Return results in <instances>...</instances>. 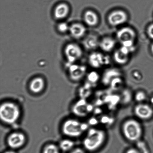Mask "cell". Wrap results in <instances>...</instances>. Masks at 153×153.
<instances>
[{
    "label": "cell",
    "mask_w": 153,
    "mask_h": 153,
    "mask_svg": "<svg viewBox=\"0 0 153 153\" xmlns=\"http://www.w3.org/2000/svg\"><path fill=\"white\" fill-rule=\"evenodd\" d=\"M123 135L129 142H135L142 139L143 133L142 124L138 119L128 118L123 122L121 126Z\"/></svg>",
    "instance_id": "obj_1"
},
{
    "label": "cell",
    "mask_w": 153,
    "mask_h": 153,
    "mask_svg": "<svg viewBox=\"0 0 153 153\" xmlns=\"http://www.w3.org/2000/svg\"><path fill=\"white\" fill-rule=\"evenodd\" d=\"M107 134L104 130L94 127L89 128L83 140L84 147L90 151L97 150L104 143Z\"/></svg>",
    "instance_id": "obj_2"
},
{
    "label": "cell",
    "mask_w": 153,
    "mask_h": 153,
    "mask_svg": "<svg viewBox=\"0 0 153 153\" xmlns=\"http://www.w3.org/2000/svg\"><path fill=\"white\" fill-rule=\"evenodd\" d=\"M20 108L17 104L7 102L1 104L0 107V118L3 122L7 124L15 123L20 116Z\"/></svg>",
    "instance_id": "obj_3"
},
{
    "label": "cell",
    "mask_w": 153,
    "mask_h": 153,
    "mask_svg": "<svg viewBox=\"0 0 153 153\" xmlns=\"http://www.w3.org/2000/svg\"><path fill=\"white\" fill-rule=\"evenodd\" d=\"M89 125L87 123L82 122L75 119H68L64 123L62 126L63 133L65 136L77 137L88 131Z\"/></svg>",
    "instance_id": "obj_4"
},
{
    "label": "cell",
    "mask_w": 153,
    "mask_h": 153,
    "mask_svg": "<svg viewBox=\"0 0 153 153\" xmlns=\"http://www.w3.org/2000/svg\"><path fill=\"white\" fill-rule=\"evenodd\" d=\"M116 37L121 46L128 48L134 51L136 49L135 43L136 34L133 28L126 26L120 28L116 33Z\"/></svg>",
    "instance_id": "obj_5"
},
{
    "label": "cell",
    "mask_w": 153,
    "mask_h": 153,
    "mask_svg": "<svg viewBox=\"0 0 153 153\" xmlns=\"http://www.w3.org/2000/svg\"><path fill=\"white\" fill-rule=\"evenodd\" d=\"M88 62L93 68L100 69L110 64L111 58L109 56L101 52L94 51L88 56Z\"/></svg>",
    "instance_id": "obj_6"
},
{
    "label": "cell",
    "mask_w": 153,
    "mask_h": 153,
    "mask_svg": "<svg viewBox=\"0 0 153 153\" xmlns=\"http://www.w3.org/2000/svg\"><path fill=\"white\" fill-rule=\"evenodd\" d=\"M93 105L88 103L86 99H80L76 101L72 107V111L74 115L83 118L94 111Z\"/></svg>",
    "instance_id": "obj_7"
},
{
    "label": "cell",
    "mask_w": 153,
    "mask_h": 153,
    "mask_svg": "<svg viewBox=\"0 0 153 153\" xmlns=\"http://www.w3.org/2000/svg\"><path fill=\"white\" fill-rule=\"evenodd\" d=\"M128 15L124 10H115L109 13L107 21L109 25L112 27L120 26L126 23L128 20Z\"/></svg>",
    "instance_id": "obj_8"
},
{
    "label": "cell",
    "mask_w": 153,
    "mask_h": 153,
    "mask_svg": "<svg viewBox=\"0 0 153 153\" xmlns=\"http://www.w3.org/2000/svg\"><path fill=\"white\" fill-rule=\"evenodd\" d=\"M135 116L138 119L146 121L153 116V108L152 106L145 102L137 103L134 108Z\"/></svg>",
    "instance_id": "obj_9"
},
{
    "label": "cell",
    "mask_w": 153,
    "mask_h": 153,
    "mask_svg": "<svg viewBox=\"0 0 153 153\" xmlns=\"http://www.w3.org/2000/svg\"><path fill=\"white\" fill-rule=\"evenodd\" d=\"M65 54L67 60V65L74 63L82 57V51L79 45L74 43L67 45L65 48Z\"/></svg>",
    "instance_id": "obj_10"
},
{
    "label": "cell",
    "mask_w": 153,
    "mask_h": 153,
    "mask_svg": "<svg viewBox=\"0 0 153 153\" xmlns=\"http://www.w3.org/2000/svg\"><path fill=\"white\" fill-rule=\"evenodd\" d=\"M67 66L70 78L74 81L81 80L86 74L87 67L85 66L73 63Z\"/></svg>",
    "instance_id": "obj_11"
},
{
    "label": "cell",
    "mask_w": 153,
    "mask_h": 153,
    "mask_svg": "<svg viewBox=\"0 0 153 153\" xmlns=\"http://www.w3.org/2000/svg\"><path fill=\"white\" fill-rule=\"evenodd\" d=\"M132 52L128 48L121 46L120 48L114 52V61L119 65H124L128 62L130 55Z\"/></svg>",
    "instance_id": "obj_12"
},
{
    "label": "cell",
    "mask_w": 153,
    "mask_h": 153,
    "mask_svg": "<svg viewBox=\"0 0 153 153\" xmlns=\"http://www.w3.org/2000/svg\"><path fill=\"white\" fill-rule=\"evenodd\" d=\"M26 141V137L22 133L16 132L12 133L7 138V143L12 149H18L23 146Z\"/></svg>",
    "instance_id": "obj_13"
},
{
    "label": "cell",
    "mask_w": 153,
    "mask_h": 153,
    "mask_svg": "<svg viewBox=\"0 0 153 153\" xmlns=\"http://www.w3.org/2000/svg\"><path fill=\"white\" fill-rule=\"evenodd\" d=\"M119 76H122V73L119 69L114 67L108 68L103 73L102 82L105 85H109L112 80Z\"/></svg>",
    "instance_id": "obj_14"
},
{
    "label": "cell",
    "mask_w": 153,
    "mask_h": 153,
    "mask_svg": "<svg viewBox=\"0 0 153 153\" xmlns=\"http://www.w3.org/2000/svg\"><path fill=\"white\" fill-rule=\"evenodd\" d=\"M100 40L97 35L94 34H88L83 41V45L85 49L88 50H94L99 47Z\"/></svg>",
    "instance_id": "obj_15"
},
{
    "label": "cell",
    "mask_w": 153,
    "mask_h": 153,
    "mask_svg": "<svg viewBox=\"0 0 153 153\" xmlns=\"http://www.w3.org/2000/svg\"><path fill=\"white\" fill-rule=\"evenodd\" d=\"M84 20L88 26L94 27L98 25L100 18L95 12L91 10H88L84 13Z\"/></svg>",
    "instance_id": "obj_16"
},
{
    "label": "cell",
    "mask_w": 153,
    "mask_h": 153,
    "mask_svg": "<svg viewBox=\"0 0 153 153\" xmlns=\"http://www.w3.org/2000/svg\"><path fill=\"white\" fill-rule=\"evenodd\" d=\"M116 42L114 39L110 37H106L100 40L99 47L103 51H112L116 46Z\"/></svg>",
    "instance_id": "obj_17"
},
{
    "label": "cell",
    "mask_w": 153,
    "mask_h": 153,
    "mask_svg": "<svg viewBox=\"0 0 153 153\" xmlns=\"http://www.w3.org/2000/svg\"><path fill=\"white\" fill-rule=\"evenodd\" d=\"M86 28L82 24L76 23L73 24L70 27V34L73 37L76 39H80L85 35Z\"/></svg>",
    "instance_id": "obj_18"
},
{
    "label": "cell",
    "mask_w": 153,
    "mask_h": 153,
    "mask_svg": "<svg viewBox=\"0 0 153 153\" xmlns=\"http://www.w3.org/2000/svg\"><path fill=\"white\" fill-rule=\"evenodd\" d=\"M45 82L41 77L34 78L31 81L29 85L30 90L34 94H38L44 89Z\"/></svg>",
    "instance_id": "obj_19"
},
{
    "label": "cell",
    "mask_w": 153,
    "mask_h": 153,
    "mask_svg": "<svg viewBox=\"0 0 153 153\" xmlns=\"http://www.w3.org/2000/svg\"><path fill=\"white\" fill-rule=\"evenodd\" d=\"M69 12L68 6L65 4H61L57 6L54 11V16L57 19H61L66 17Z\"/></svg>",
    "instance_id": "obj_20"
},
{
    "label": "cell",
    "mask_w": 153,
    "mask_h": 153,
    "mask_svg": "<svg viewBox=\"0 0 153 153\" xmlns=\"http://www.w3.org/2000/svg\"><path fill=\"white\" fill-rule=\"evenodd\" d=\"M120 97V102L123 104L127 105L131 101L133 96L131 91L128 88H126L122 90Z\"/></svg>",
    "instance_id": "obj_21"
},
{
    "label": "cell",
    "mask_w": 153,
    "mask_h": 153,
    "mask_svg": "<svg viewBox=\"0 0 153 153\" xmlns=\"http://www.w3.org/2000/svg\"><path fill=\"white\" fill-rule=\"evenodd\" d=\"M92 85L88 82L85 84L83 86L81 87L79 90V95L80 99H86L91 95V88Z\"/></svg>",
    "instance_id": "obj_22"
},
{
    "label": "cell",
    "mask_w": 153,
    "mask_h": 153,
    "mask_svg": "<svg viewBox=\"0 0 153 153\" xmlns=\"http://www.w3.org/2000/svg\"><path fill=\"white\" fill-rule=\"evenodd\" d=\"M124 81L122 76L116 77L111 81L109 86L111 89L114 91H118L122 90L123 86Z\"/></svg>",
    "instance_id": "obj_23"
},
{
    "label": "cell",
    "mask_w": 153,
    "mask_h": 153,
    "mask_svg": "<svg viewBox=\"0 0 153 153\" xmlns=\"http://www.w3.org/2000/svg\"><path fill=\"white\" fill-rule=\"evenodd\" d=\"M100 78V75L97 72L95 71L90 72L87 75V82H89L91 85L97 84Z\"/></svg>",
    "instance_id": "obj_24"
},
{
    "label": "cell",
    "mask_w": 153,
    "mask_h": 153,
    "mask_svg": "<svg viewBox=\"0 0 153 153\" xmlns=\"http://www.w3.org/2000/svg\"><path fill=\"white\" fill-rule=\"evenodd\" d=\"M73 141L70 139H64L61 141L59 144V147L62 151H67L71 150L74 146Z\"/></svg>",
    "instance_id": "obj_25"
},
{
    "label": "cell",
    "mask_w": 153,
    "mask_h": 153,
    "mask_svg": "<svg viewBox=\"0 0 153 153\" xmlns=\"http://www.w3.org/2000/svg\"><path fill=\"white\" fill-rule=\"evenodd\" d=\"M134 98L137 103L145 102L147 98L146 93L145 91L140 90L134 94Z\"/></svg>",
    "instance_id": "obj_26"
},
{
    "label": "cell",
    "mask_w": 153,
    "mask_h": 153,
    "mask_svg": "<svg viewBox=\"0 0 153 153\" xmlns=\"http://www.w3.org/2000/svg\"><path fill=\"white\" fill-rule=\"evenodd\" d=\"M136 143L137 149L141 153H149L148 145L145 141L141 139Z\"/></svg>",
    "instance_id": "obj_27"
},
{
    "label": "cell",
    "mask_w": 153,
    "mask_h": 153,
    "mask_svg": "<svg viewBox=\"0 0 153 153\" xmlns=\"http://www.w3.org/2000/svg\"><path fill=\"white\" fill-rule=\"evenodd\" d=\"M43 153H59V149L56 145L50 144L45 147Z\"/></svg>",
    "instance_id": "obj_28"
},
{
    "label": "cell",
    "mask_w": 153,
    "mask_h": 153,
    "mask_svg": "<svg viewBox=\"0 0 153 153\" xmlns=\"http://www.w3.org/2000/svg\"><path fill=\"white\" fill-rule=\"evenodd\" d=\"M114 118L111 117L104 115L100 118V121L104 125H111L114 123Z\"/></svg>",
    "instance_id": "obj_29"
},
{
    "label": "cell",
    "mask_w": 153,
    "mask_h": 153,
    "mask_svg": "<svg viewBox=\"0 0 153 153\" xmlns=\"http://www.w3.org/2000/svg\"><path fill=\"white\" fill-rule=\"evenodd\" d=\"M70 27L66 22H62L58 25V30L62 33H65L69 31Z\"/></svg>",
    "instance_id": "obj_30"
},
{
    "label": "cell",
    "mask_w": 153,
    "mask_h": 153,
    "mask_svg": "<svg viewBox=\"0 0 153 153\" xmlns=\"http://www.w3.org/2000/svg\"><path fill=\"white\" fill-rule=\"evenodd\" d=\"M100 122V120L95 117H92L88 120V124L89 126L94 127L99 124Z\"/></svg>",
    "instance_id": "obj_31"
},
{
    "label": "cell",
    "mask_w": 153,
    "mask_h": 153,
    "mask_svg": "<svg viewBox=\"0 0 153 153\" xmlns=\"http://www.w3.org/2000/svg\"><path fill=\"white\" fill-rule=\"evenodd\" d=\"M146 33L148 37L153 40V23L148 25L147 28Z\"/></svg>",
    "instance_id": "obj_32"
},
{
    "label": "cell",
    "mask_w": 153,
    "mask_h": 153,
    "mask_svg": "<svg viewBox=\"0 0 153 153\" xmlns=\"http://www.w3.org/2000/svg\"><path fill=\"white\" fill-rule=\"evenodd\" d=\"M126 153H141L137 149L130 148L127 151Z\"/></svg>",
    "instance_id": "obj_33"
},
{
    "label": "cell",
    "mask_w": 153,
    "mask_h": 153,
    "mask_svg": "<svg viewBox=\"0 0 153 153\" xmlns=\"http://www.w3.org/2000/svg\"><path fill=\"white\" fill-rule=\"evenodd\" d=\"M70 153H85L83 150L80 149V148H76L74 150L72 151Z\"/></svg>",
    "instance_id": "obj_34"
},
{
    "label": "cell",
    "mask_w": 153,
    "mask_h": 153,
    "mask_svg": "<svg viewBox=\"0 0 153 153\" xmlns=\"http://www.w3.org/2000/svg\"><path fill=\"white\" fill-rule=\"evenodd\" d=\"M150 50L151 53L153 55V43L151 44L150 46Z\"/></svg>",
    "instance_id": "obj_35"
},
{
    "label": "cell",
    "mask_w": 153,
    "mask_h": 153,
    "mask_svg": "<svg viewBox=\"0 0 153 153\" xmlns=\"http://www.w3.org/2000/svg\"><path fill=\"white\" fill-rule=\"evenodd\" d=\"M150 102L151 103V105L152 106H153V96L151 97L150 99Z\"/></svg>",
    "instance_id": "obj_36"
},
{
    "label": "cell",
    "mask_w": 153,
    "mask_h": 153,
    "mask_svg": "<svg viewBox=\"0 0 153 153\" xmlns=\"http://www.w3.org/2000/svg\"><path fill=\"white\" fill-rule=\"evenodd\" d=\"M4 153H16L14 152H13V151H7V152H6Z\"/></svg>",
    "instance_id": "obj_37"
}]
</instances>
